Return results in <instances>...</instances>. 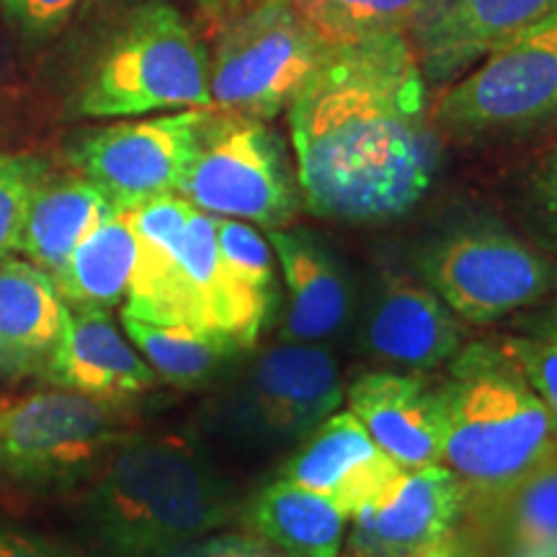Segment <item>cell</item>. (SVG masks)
<instances>
[{"instance_id": "obj_34", "label": "cell", "mask_w": 557, "mask_h": 557, "mask_svg": "<svg viewBox=\"0 0 557 557\" xmlns=\"http://www.w3.org/2000/svg\"><path fill=\"white\" fill-rule=\"evenodd\" d=\"M418 557H483V549H480L468 534L457 529L449 540H444L442 545H436L434 549H429V553Z\"/></svg>"}, {"instance_id": "obj_17", "label": "cell", "mask_w": 557, "mask_h": 557, "mask_svg": "<svg viewBox=\"0 0 557 557\" xmlns=\"http://www.w3.org/2000/svg\"><path fill=\"white\" fill-rule=\"evenodd\" d=\"M41 380L96 398H135L158 385V374L116 329L109 310L67 308L62 336Z\"/></svg>"}, {"instance_id": "obj_23", "label": "cell", "mask_w": 557, "mask_h": 557, "mask_svg": "<svg viewBox=\"0 0 557 557\" xmlns=\"http://www.w3.org/2000/svg\"><path fill=\"white\" fill-rule=\"evenodd\" d=\"M465 524L500 557H557V455Z\"/></svg>"}, {"instance_id": "obj_16", "label": "cell", "mask_w": 557, "mask_h": 557, "mask_svg": "<svg viewBox=\"0 0 557 557\" xmlns=\"http://www.w3.org/2000/svg\"><path fill=\"white\" fill-rule=\"evenodd\" d=\"M351 410H336L305 438L282 468V478L331 498L351 519L361 504L400 475Z\"/></svg>"}, {"instance_id": "obj_1", "label": "cell", "mask_w": 557, "mask_h": 557, "mask_svg": "<svg viewBox=\"0 0 557 557\" xmlns=\"http://www.w3.org/2000/svg\"><path fill=\"white\" fill-rule=\"evenodd\" d=\"M287 120L299 194L318 218L393 220L431 189L434 114L408 32L331 47Z\"/></svg>"}, {"instance_id": "obj_26", "label": "cell", "mask_w": 557, "mask_h": 557, "mask_svg": "<svg viewBox=\"0 0 557 557\" xmlns=\"http://www.w3.org/2000/svg\"><path fill=\"white\" fill-rule=\"evenodd\" d=\"M329 47L408 32L429 0H292Z\"/></svg>"}, {"instance_id": "obj_31", "label": "cell", "mask_w": 557, "mask_h": 557, "mask_svg": "<svg viewBox=\"0 0 557 557\" xmlns=\"http://www.w3.org/2000/svg\"><path fill=\"white\" fill-rule=\"evenodd\" d=\"M81 0H0L3 16L26 37H47L70 18Z\"/></svg>"}, {"instance_id": "obj_13", "label": "cell", "mask_w": 557, "mask_h": 557, "mask_svg": "<svg viewBox=\"0 0 557 557\" xmlns=\"http://www.w3.org/2000/svg\"><path fill=\"white\" fill-rule=\"evenodd\" d=\"M555 11L557 0H429L410 45L426 83L447 86Z\"/></svg>"}, {"instance_id": "obj_19", "label": "cell", "mask_w": 557, "mask_h": 557, "mask_svg": "<svg viewBox=\"0 0 557 557\" xmlns=\"http://www.w3.org/2000/svg\"><path fill=\"white\" fill-rule=\"evenodd\" d=\"M67 305L37 263L0 259V374L41 377L62 336Z\"/></svg>"}, {"instance_id": "obj_4", "label": "cell", "mask_w": 557, "mask_h": 557, "mask_svg": "<svg viewBox=\"0 0 557 557\" xmlns=\"http://www.w3.org/2000/svg\"><path fill=\"white\" fill-rule=\"evenodd\" d=\"M181 109H212L209 52L171 3L145 0L122 18L90 65L78 114L132 120Z\"/></svg>"}, {"instance_id": "obj_27", "label": "cell", "mask_w": 557, "mask_h": 557, "mask_svg": "<svg viewBox=\"0 0 557 557\" xmlns=\"http://www.w3.org/2000/svg\"><path fill=\"white\" fill-rule=\"evenodd\" d=\"M500 344L524 372L557 426V297L513 312L511 331Z\"/></svg>"}, {"instance_id": "obj_7", "label": "cell", "mask_w": 557, "mask_h": 557, "mask_svg": "<svg viewBox=\"0 0 557 557\" xmlns=\"http://www.w3.org/2000/svg\"><path fill=\"white\" fill-rule=\"evenodd\" d=\"M418 276L468 325H493L557 295V259L498 222H468L418 253Z\"/></svg>"}, {"instance_id": "obj_29", "label": "cell", "mask_w": 557, "mask_h": 557, "mask_svg": "<svg viewBox=\"0 0 557 557\" xmlns=\"http://www.w3.org/2000/svg\"><path fill=\"white\" fill-rule=\"evenodd\" d=\"M218 246L222 263L233 274H238L243 282L263 295H276L271 243L250 222L218 218Z\"/></svg>"}, {"instance_id": "obj_18", "label": "cell", "mask_w": 557, "mask_h": 557, "mask_svg": "<svg viewBox=\"0 0 557 557\" xmlns=\"http://www.w3.org/2000/svg\"><path fill=\"white\" fill-rule=\"evenodd\" d=\"M271 250L287 284L284 341L323 344L351 318V287L323 243L305 230H269Z\"/></svg>"}, {"instance_id": "obj_35", "label": "cell", "mask_w": 557, "mask_h": 557, "mask_svg": "<svg viewBox=\"0 0 557 557\" xmlns=\"http://www.w3.org/2000/svg\"><path fill=\"white\" fill-rule=\"evenodd\" d=\"M256 0H194V5L205 13V16L220 21V24H225L227 18H233L235 13L246 11L248 5H253Z\"/></svg>"}, {"instance_id": "obj_28", "label": "cell", "mask_w": 557, "mask_h": 557, "mask_svg": "<svg viewBox=\"0 0 557 557\" xmlns=\"http://www.w3.org/2000/svg\"><path fill=\"white\" fill-rule=\"evenodd\" d=\"M47 178V163L29 152L0 156V259L21 250L26 212L37 186Z\"/></svg>"}, {"instance_id": "obj_3", "label": "cell", "mask_w": 557, "mask_h": 557, "mask_svg": "<svg viewBox=\"0 0 557 557\" xmlns=\"http://www.w3.org/2000/svg\"><path fill=\"white\" fill-rule=\"evenodd\" d=\"M438 387L447 418L442 465L462 485V521H470L557 455V426L500 341L465 344Z\"/></svg>"}, {"instance_id": "obj_20", "label": "cell", "mask_w": 557, "mask_h": 557, "mask_svg": "<svg viewBox=\"0 0 557 557\" xmlns=\"http://www.w3.org/2000/svg\"><path fill=\"white\" fill-rule=\"evenodd\" d=\"M246 532L284 557H338L348 517L331 498L278 478L240 508Z\"/></svg>"}, {"instance_id": "obj_9", "label": "cell", "mask_w": 557, "mask_h": 557, "mask_svg": "<svg viewBox=\"0 0 557 557\" xmlns=\"http://www.w3.org/2000/svg\"><path fill=\"white\" fill-rule=\"evenodd\" d=\"M434 122L465 139L557 129V11L451 83Z\"/></svg>"}, {"instance_id": "obj_6", "label": "cell", "mask_w": 557, "mask_h": 557, "mask_svg": "<svg viewBox=\"0 0 557 557\" xmlns=\"http://www.w3.org/2000/svg\"><path fill=\"white\" fill-rule=\"evenodd\" d=\"M329 50L292 0H256L222 24L209 54L212 109L271 122L289 109Z\"/></svg>"}, {"instance_id": "obj_10", "label": "cell", "mask_w": 557, "mask_h": 557, "mask_svg": "<svg viewBox=\"0 0 557 557\" xmlns=\"http://www.w3.org/2000/svg\"><path fill=\"white\" fill-rule=\"evenodd\" d=\"M338 361L323 344H282L263 351L233 389V423L267 447H299L344 403Z\"/></svg>"}, {"instance_id": "obj_8", "label": "cell", "mask_w": 557, "mask_h": 557, "mask_svg": "<svg viewBox=\"0 0 557 557\" xmlns=\"http://www.w3.org/2000/svg\"><path fill=\"white\" fill-rule=\"evenodd\" d=\"M176 194L199 212L267 230L287 227L302 199L282 137L263 120L218 109Z\"/></svg>"}, {"instance_id": "obj_24", "label": "cell", "mask_w": 557, "mask_h": 557, "mask_svg": "<svg viewBox=\"0 0 557 557\" xmlns=\"http://www.w3.org/2000/svg\"><path fill=\"white\" fill-rule=\"evenodd\" d=\"M135 263V230L120 209L73 250L65 269L54 276V287L67 308L109 310L127 297Z\"/></svg>"}, {"instance_id": "obj_15", "label": "cell", "mask_w": 557, "mask_h": 557, "mask_svg": "<svg viewBox=\"0 0 557 557\" xmlns=\"http://www.w3.org/2000/svg\"><path fill=\"white\" fill-rule=\"evenodd\" d=\"M344 400L400 468L442 465L447 418L438 380L426 377V372L377 369L354 380Z\"/></svg>"}, {"instance_id": "obj_21", "label": "cell", "mask_w": 557, "mask_h": 557, "mask_svg": "<svg viewBox=\"0 0 557 557\" xmlns=\"http://www.w3.org/2000/svg\"><path fill=\"white\" fill-rule=\"evenodd\" d=\"M114 212L120 209L86 176L45 178L26 212L21 253L54 278L73 250Z\"/></svg>"}, {"instance_id": "obj_5", "label": "cell", "mask_w": 557, "mask_h": 557, "mask_svg": "<svg viewBox=\"0 0 557 557\" xmlns=\"http://www.w3.org/2000/svg\"><path fill=\"white\" fill-rule=\"evenodd\" d=\"M137 421L129 398L60 387L0 403V478L32 491H70L137 434Z\"/></svg>"}, {"instance_id": "obj_30", "label": "cell", "mask_w": 557, "mask_h": 557, "mask_svg": "<svg viewBox=\"0 0 557 557\" xmlns=\"http://www.w3.org/2000/svg\"><path fill=\"white\" fill-rule=\"evenodd\" d=\"M527 197L540 227L542 248L557 259V137L529 171Z\"/></svg>"}, {"instance_id": "obj_12", "label": "cell", "mask_w": 557, "mask_h": 557, "mask_svg": "<svg viewBox=\"0 0 557 557\" xmlns=\"http://www.w3.org/2000/svg\"><path fill=\"white\" fill-rule=\"evenodd\" d=\"M465 491L447 465L400 470L351 513L348 557H418L462 527Z\"/></svg>"}, {"instance_id": "obj_14", "label": "cell", "mask_w": 557, "mask_h": 557, "mask_svg": "<svg viewBox=\"0 0 557 557\" xmlns=\"http://www.w3.org/2000/svg\"><path fill=\"white\" fill-rule=\"evenodd\" d=\"M367 354L403 372L447 367L468 344V323L451 312L421 276H382L361 331Z\"/></svg>"}, {"instance_id": "obj_2", "label": "cell", "mask_w": 557, "mask_h": 557, "mask_svg": "<svg viewBox=\"0 0 557 557\" xmlns=\"http://www.w3.org/2000/svg\"><path fill=\"white\" fill-rule=\"evenodd\" d=\"M238 513L233 487L184 434H132L90 475L78 527L96 557H173Z\"/></svg>"}, {"instance_id": "obj_32", "label": "cell", "mask_w": 557, "mask_h": 557, "mask_svg": "<svg viewBox=\"0 0 557 557\" xmlns=\"http://www.w3.org/2000/svg\"><path fill=\"white\" fill-rule=\"evenodd\" d=\"M173 557H284L269 542H263L250 532H227V534H209L191 542Z\"/></svg>"}, {"instance_id": "obj_22", "label": "cell", "mask_w": 557, "mask_h": 557, "mask_svg": "<svg viewBox=\"0 0 557 557\" xmlns=\"http://www.w3.org/2000/svg\"><path fill=\"white\" fill-rule=\"evenodd\" d=\"M122 325L137 351L169 385L194 389L214 380L230 377L243 364L250 348L238 338L218 331H201L191 325L148 323L122 312Z\"/></svg>"}, {"instance_id": "obj_25", "label": "cell", "mask_w": 557, "mask_h": 557, "mask_svg": "<svg viewBox=\"0 0 557 557\" xmlns=\"http://www.w3.org/2000/svg\"><path fill=\"white\" fill-rule=\"evenodd\" d=\"M191 212L194 207L181 194H165L127 209L137 238V263L132 271L124 315H143L173 276Z\"/></svg>"}, {"instance_id": "obj_11", "label": "cell", "mask_w": 557, "mask_h": 557, "mask_svg": "<svg viewBox=\"0 0 557 557\" xmlns=\"http://www.w3.org/2000/svg\"><path fill=\"white\" fill-rule=\"evenodd\" d=\"M214 109H181L150 120H124L90 129L75 143L81 176L94 181L122 212L176 194Z\"/></svg>"}, {"instance_id": "obj_33", "label": "cell", "mask_w": 557, "mask_h": 557, "mask_svg": "<svg viewBox=\"0 0 557 557\" xmlns=\"http://www.w3.org/2000/svg\"><path fill=\"white\" fill-rule=\"evenodd\" d=\"M0 557H75L52 542L0 527Z\"/></svg>"}]
</instances>
